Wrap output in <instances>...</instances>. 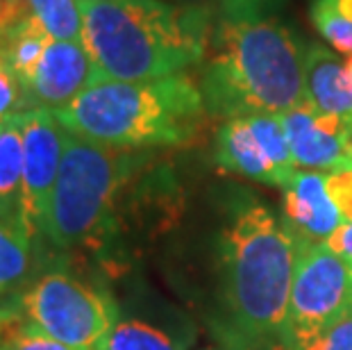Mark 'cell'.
<instances>
[{
  "mask_svg": "<svg viewBox=\"0 0 352 350\" xmlns=\"http://www.w3.org/2000/svg\"><path fill=\"white\" fill-rule=\"evenodd\" d=\"M98 80L100 76L85 43L52 39L23 85L28 109L59 111Z\"/></svg>",
  "mask_w": 352,
  "mask_h": 350,
  "instance_id": "9",
  "label": "cell"
},
{
  "mask_svg": "<svg viewBox=\"0 0 352 350\" xmlns=\"http://www.w3.org/2000/svg\"><path fill=\"white\" fill-rule=\"evenodd\" d=\"M302 239L287 219L252 203L223 234L226 305L236 332L250 344H277L289 311Z\"/></svg>",
  "mask_w": 352,
  "mask_h": 350,
  "instance_id": "4",
  "label": "cell"
},
{
  "mask_svg": "<svg viewBox=\"0 0 352 350\" xmlns=\"http://www.w3.org/2000/svg\"><path fill=\"white\" fill-rule=\"evenodd\" d=\"M137 164L139 157L132 151L100 146L66 132L43 237L59 248H76L94 237Z\"/></svg>",
  "mask_w": 352,
  "mask_h": 350,
  "instance_id": "5",
  "label": "cell"
},
{
  "mask_svg": "<svg viewBox=\"0 0 352 350\" xmlns=\"http://www.w3.org/2000/svg\"><path fill=\"white\" fill-rule=\"evenodd\" d=\"M98 350H179V346L155 325L121 321L111 327Z\"/></svg>",
  "mask_w": 352,
  "mask_h": 350,
  "instance_id": "17",
  "label": "cell"
},
{
  "mask_svg": "<svg viewBox=\"0 0 352 350\" xmlns=\"http://www.w3.org/2000/svg\"><path fill=\"white\" fill-rule=\"evenodd\" d=\"M346 71H348V78L352 80V57L346 62Z\"/></svg>",
  "mask_w": 352,
  "mask_h": 350,
  "instance_id": "29",
  "label": "cell"
},
{
  "mask_svg": "<svg viewBox=\"0 0 352 350\" xmlns=\"http://www.w3.org/2000/svg\"><path fill=\"white\" fill-rule=\"evenodd\" d=\"M284 214L296 234L309 243H325L346 223L327 196L325 173L318 171H296L284 187Z\"/></svg>",
  "mask_w": 352,
  "mask_h": 350,
  "instance_id": "11",
  "label": "cell"
},
{
  "mask_svg": "<svg viewBox=\"0 0 352 350\" xmlns=\"http://www.w3.org/2000/svg\"><path fill=\"white\" fill-rule=\"evenodd\" d=\"M16 316L12 309H3L0 307V350L5 346V339H7V332H10V321Z\"/></svg>",
  "mask_w": 352,
  "mask_h": 350,
  "instance_id": "28",
  "label": "cell"
},
{
  "mask_svg": "<svg viewBox=\"0 0 352 350\" xmlns=\"http://www.w3.org/2000/svg\"><path fill=\"white\" fill-rule=\"evenodd\" d=\"M52 114L76 137L121 151H141L191 141L207 107L200 85L179 73L144 82L98 80Z\"/></svg>",
  "mask_w": 352,
  "mask_h": 350,
  "instance_id": "3",
  "label": "cell"
},
{
  "mask_svg": "<svg viewBox=\"0 0 352 350\" xmlns=\"http://www.w3.org/2000/svg\"><path fill=\"white\" fill-rule=\"evenodd\" d=\"M305 50L287 25L259 14L228 17L216 28L200 91L209 114H275L305 100Z\"/></svg>",
  "mask_w": 352,
  "mask_h": 350,
  "instance_id": "2",
  "label": "cell"
},
{
  "mask_svg": "<svg viewBox=\"0 0 352 350\" xmlns=\"http://www.w3.org/2000/svg\"><path fill=\"white\" fill-rule=\"evenodd\" d=\"M352 309V264L325 243L302 241L291 287L289 311L277 348L300 344Z\"/></svg>",
  "mask_w": 352,
  "mask_h": 350,
  "instance_id": "7",
  "label": "cell"
},
{
  "mask_svg": "<svg viewBox=\"0 0 352 350\" xmlns=\"http://www.w3.org/2000/svg\"><path fill=\"white\" fill-rule=\"evenodd\" d=\"M30 14L57 41H82L85 17L82 0H28Z\"/></svg>",
  "mask_w": 352,
  "mask_h": 350,
  "instance_id": "16",
  "label": "cell"
},
{
  "mask_svg": "<svg viewBox=\"0 0 352 350\" xmlns=\"http://www.w3.org/2000/svg\"><path fill=\"white\" fill-rule=\"evenodd\" d=\"M3 350H76V348L66 346L62 341L52 339L48 334H43L41 330H36V327L25 323L16 327V330L10 327Z\"/></svg>",
  "mask_w": 352,
  "mask_h": 350,
  "instance_id": "22",
  "label": "cell"
},
{
  "mask_svg": "<svg viewBox=\"0 0 352 350\" xmlns=\"http://www.w3.org/2000/svg\"><path fill=\"white\" fill-rule=\"evenodd\" d=\"M23 135V221L30 241L43 234L50 198L64 160L66 130L50 109L21 111Z\"/></svg>",
  "mask_w": 352,
  "mask_h": 350,
  "instance_id": "8",
  "label": "cell"
},
{
  "mask_svg": "<svg viewBox=\"0 0 352 350\" xmlns=\"http://www.w3.org/2000/svg\"><path fill=\"white\" fill-rule=\"evenodd\" d=\"M50 41H52V36L46 32V28H43L32 14L21 19L19 23L0 39V53L10 62L12 71L16 73L21 87L32 76L34 66L39 64V59L46 53Z\"/></svg>",
  "mask_w": 352,
  "mask_h": 350,
  "instance_id": "15",
  "label": "cell"
},
{
  "mask_svg": "<svg viewBox=\"0 0 352 350\" xmlns=\"http://www.w3.org/2000/svg\"><path fill=\"white\" fill-rule=\"evenodd\" d=\"M329 5H332L336 17L346 19L352 23V0H329Z\"/></svg>",
  "mask_w": 352,
  "mask_h": 350,
  "instance_id": "27",
  "label": "cell"
},
{
  "mask_svg": "<svg viewBox=\"0 0 352 350\" xmlns=\"http://www.w3.org/2000/svg\"><path fill=\"white\" fill-rule=\"evenodd\" d=\"M30 243L23 234L0 223V296L12 292L25 278L30 264Z\"/></svg>",
  "mask_w": 352,
  "mask_h": 350,
  "instance_id": "18",
  "label": "cell"
},
{
  "mask_svg": "<svg viewBox=\"0 0 352 350\" xmlns=\"http://www.w3.org/2000/svg\"><path fill=\"white\" fill-rule=\"evenodd\" d=\"M325 245L339 257L346 259L348 264H352V223H343V226L325 241Z\"/></svg>",
  "mask_w": 352,
  "mask_h": 350,
  "instance_id": "25",
  "label": "cell"
},
{
  "mask_svg": "<svg viewBox=\"0 0 352 350\" xmlns=\"http://www.w3.org/2000/svg\"><path fill=\"white\" fill-rule=\"evenodd\" d=\"M305 100L323 114L352 123V80L346 64L318 43L305 50Z\"/></svg>",
  "mask_w": 352,
  "mask_h": 350,
  "instance_id": "13",
  "label": "cell"
},
{
  "mask_svg": "<svg viewBox=\"0 0 352 350\" xmlns=\"http://www.w3.org/2000/svg\"><path fill=\"white\" fill-rule=\"evenodd\" d=\"M325 189L329 200L339 210L341 219L352 223V168H339L325 173Z\"/></svg>",
  "mask_w": 352,
  "mask_h": 350,
  "instance_id": "23",
  "label": "cell"
},
{
  "mask_svg": "<svg viewBox=\"0 0 352 350\" xmlns=\"http://www.w3.org/2000/svg\"><path fill=\"white\" fill-rule=\"evenodd\" d=\"M0 223L30 241L23 221V135L19 114L0 121Z\"/></svg>",
  "mask_w": 352,
  "mask_h": 350,
  "instance_id": "14",
  "label": "cell"
},
{
  "mask_svg": "<svg viewBox=\"0 0 352 350\" xmlns=\"http://www.w3.org/2000/svg\"><path fill=\"white\" fill-rule=\"evenodd\" d=\"M221 3L228 17H239V14H259V7L268 0H221Z\"/></svg>",
  "mask_w": 352,
  "mask_h": 350,
  "instance_id": "26",
  "label": "cell"
},
{
  "mask_svg": "<svg viewBox=\"0 0 352 350\" xmlns=\"http://www.w3.org/2000/svg\"><path fill=\"white\" fill-rule=\"evenodd\" d=\"M21 111H28L25 91L21 87L16 73L12 71L10 62L0 53V121L7 116L21 114Z\"/></svg>",
  "mask_w": 352,
  "mask_h": 350,
  "instance_id": "21",
  "label": "cell"
},
{
  "mask_svg": "<svg viewBox=\"0 0 352 350\" xmlns=\"http://www.w3.org/2000/svg\"><path fill=\"white\" fill-rule=\"evenodd\" d=\"M85 36L100 80L179 76L209 48V10L166 0H82Z\"/></svg>",
  "mask_w": 352,
  "mask_h": 350,
  "instance_id": "1",
  "label": "cell"
},
{
  "mask_svg": "<svg viewBox=\"0 0 352 350\" xmlns=\"http://www.w3.org/2000/svg\"><path fill=\"white\" fill-rule=\"evenodd\" d=\"M21 314L36 330L76 350H98L116 325V307L69 273L41 275L21 296Z\"/></svg>",
  "mask_w": 352,
  "mask_h": 350,
  "instance_id": "6",
  "label": "cell"
},
{
  "mask_svg": "<svg viewBox=\"0 0 352 350\" xmlns=\"http://www.w3.org/2000/svg\"><path fill=\"white\" fill-rule=\"evenodd\" d=\"M30 14L28 0H0V39Z\"/></svg>",
  "mask_w": 352,
  "mask_h": 350,
  "instance_id": "24",
  "label": "cell"
},
{
  "mask_svg": "<svg viewBox=\"0 0 352 350\" xmlns=\"http://www.w3.org/2000/svg\"><path fill=\"white\" fill-rule=\"evenodd\" d=\"M296 168L329 173L352 168L348 121L323 114L307 100L280 116Z\"/></svg>",
  "mask_w": 352,
  "mask_h": 350,
  "instance_id": "10",
  "label": "cell"
},
{
  "mask_svg": "<svg viewBox=\"0 0 352 350\" xmlns=\"http://www.w3.org/2000/svg\"><path fill=\"white\" fill-rule=\"evenodd\" d=\"M277 350H352V309H348L341 318H336L316 337Z\"/></svg>",
  "mask_w": 352,
  "mask_h": 350,
  "instance_id": "20",
  "label": "cell"
},
{
  "mask_svg": "<svg viewBox=\"0 0 352 350\" xmlns=\"http://www.w3.org/2000/svg\"><path fill=\"white\" fill-rule=\"evenodd\" d=\"M309 17L314 28L318 30L320 36H323L336 53L352 57V23L336 17L329 0H311Z\"/></svg>",
  "mask_w": 352,
  "mask_h": 350,
  "instance_id": "19",
  "label": "cell"
},
{
  "mask_svg": "<svg viewBox=\"0 0 352 350\" xmlns=\"http://www.w3.org/2000/svg\"><path fill=\"white\" fill-rule=\"evenodd\" d=\"M216 164L221 171L234 175L250 177L254 182L287 187V180L275 168L273 160L268 157L266 148L252 132L248 118H230L216 132Z\"/></svg>",
  "mask_w": 352,
  "mask_h": 350,
  "instance_id": "12",
  "label": "cell"
},
{
  "mask_svg": "<svg viewBox=\"0 0 352 350\" xmlns=\"http://www.w3.org/2000/svg\"><path fill=\"white\" fill-rule=\"evenodd\" d=\"M348 141H350V153H352V123H348Z\"/></svg>",
  "mask_w": 352,
  "mask_h": 350,
  "instance_id": "30",
  "label": "cell"
}]
</instances>
